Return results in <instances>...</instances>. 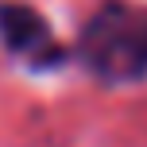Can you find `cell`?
<instances>
[{
  "mask_svg": "<svg viewBox=\"0 0 147 147\" xmlns=\"http://www.w3.org/2000/svg\"><path fill=\"white\" fill-rule=\"evenodd\" d=\"M81 70L101 85H136L147 78V4L105 0L81 23L78 35Z\"/></svg>",
  "mask_w": 147,
  "mask_h": 147,
  "instance_id": "cell-1",
  "label": "cell"
},
{
  "mask_svg": "<svg viewBox=\"0 0 147 147\" xmlns=\"http://www.w3.org/2000/svg\"><path fill=\"white\" fill-rule=\"evenodd\" d=\"M0 43L12 58H20L31 70H58L66 66V47L54 39L51 23L20 0H0Z\"/></svg>",
  "mask_w": 147,
  "mask_h": 147,
  "instance_id": "cell-2",
  "label": "cell"
}]
</instances>
